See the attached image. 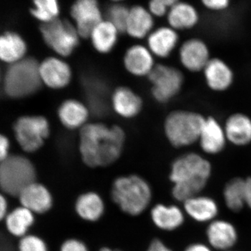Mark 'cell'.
Instances as JSON below:
<instances>
[{"mask_svg":"<svg viewBox=\"0 0 251 251\" xmlns=\"http://www.w3.org/2000/svg\"><path fill=\"white\" fill-rule=\"evenodd\" d=\"M79 135L81 158L87 166H108L121 156L125 133L119 126L86 124L80 128Z\"/></svg>","mask_w":251,"mask_h":251,"instance_id":"6da1fadb","label":"cell"},{"mask_svg":"<svg viewBox=\"0 0 251 251\" xmlns=\"http://www.w3.org/2000/svg\"><path fill=\"white\" fill-rule=\"evenodd\" d=\"M210 163L201 155L189 153L176 158L171 167L170 179L174 184L173 198L184 202L198 196L210 177Z\"/></svg>","mask_w":251,"mask_h":251,"instance_id":"7a4b0ae2","label":"cell"},{"mask_svg":"<svg viewBox=\"0 0 251 251\" xmlns=\"http://www.w3.org/2000/svg\"><path fill=\"white\" fill-rule=\"evenodd\" d=\"M39 63L34 57L25 58L9 64L3 78V90L11 99H23L40 90L42 81Z\"/></svg>","mask_w":251,"mask_h":251,"instance_id":"3957f363","label":"cell"},{"mask_svg":"<svg viewBox=\"0 0 251 251\" xmlns=\"http://www.w3.org/2000/svg\"><path fill=\"white\" fill-rule=\"evenodd\" d=\"M112 197L124 212L138 216L150 204L151 190L143 178L137 175H130L115 180L112 185Z\"/></svg>","mask_w":251,"mask_h":251,"instance_id":"277c9868","label":"cell"},{"mask_svg":"<svg viewBox=\"0 0 251 251\" xmlns=\"http://www.w3.org/2000/svg\"><path fill=\"white\" fill-rule=\"evenodd\" d=\"M206 119L196 112L177 110L171 112L165 122V133L175 148L189 146L199 140Z\"/></svg>","mask_w":251,"mask_h":251,"instance_id":"5b68a950","label":"cell"},{"mask_svg":"<svg viewBox=\"0 0 251 251\" xmlns=\"http://www.w3.org/2000/svg\"><path fill=\"white\" fill-rule=\"evenodd\" d=\"M36 171L26 157L9 155L0 164V186L3 192L18 197L25 188L36 182Z\"/></svg>","mask_w":251,"mask_h":251,"instance_id":"8992f818","label":"cell"},{"mask_svg":"<svg viewBox=\"0 0 251 251\" xmlns=\"http://www.w3.org/2000/svg\"><path fill=\"white\" fill-rule=\"evenodd\" d=\"M41 36L46 45L62 57H68L78 46L79 36L75 25L66 19H57L40 26Z\"/></svg>","mask_w":251,"mask_h":251,"instance_id":"52a82bcc","label":"cell"},{"mask_svg":"<svg viewBox=\"0 0 251 251\" xmlns=\"http://www.w3.org/2000/svg\"><path fill=\"white\" fill-rule=\"evenodd\" d=\"M13 128L16 141L22 150L28 153L39 150L50 134L49 122L41 115L19 117Z\"/></svg>","mask_w":251,"mask_h":251,"instance_id":"ba28073f","label":"cell"},{"mask_svg":"<svg viewBox=\"0 0 251 251\" xmlns=\"http://www.w3.org/2000/svg\"><path fill=\"white\" fill-rule=\"evenodd\" d=\"M152 83L151 93L160 103H166L176 95L184 82L182 73L176 68L158 64L148 75Z\"/></svg>","mask_w":251,"mask_h":251,"instance_id":"9c48e42d","label":"cell"},{"mask_svg":"<svg viewBox=\"0 0 251 251\" xmlns=\"http://www.w3.org/2000/svg\"><path fill=\"white\" fill-rule=\"evenodd\" d=\"M71 16L80 37L90 38L94 27L103 21L98 2L95 0H78L71 7Z\"/></svg>","mask_w":251,"mask_h":251,"instance_id":"30bf717a","label":"cell"},{"mask_svg":"<svg viewBox=\"0 0 251 251\" xmlns=\"http://www.w3.org/2000/svg\"><path fill=\"white\" fill-rule=\"evenodd\" d=\"M42 83L54 90L67 87L72 79V70L67 62L58 57H48L39 64Z\"/></svg>","mask_w":251,"mask_h":251,"instance_id":"8fae6325","label":"cell"},{"mask_svg":"<svg viewBox=\"0 0 251 251\" xmlns=\"http://www.w3.org/2000/svg\"><path fill=\"white\" fill-rule=\"evenodd\" d=\"M179 58L183 66L193 72L204 70L211 59L207 46L198 39H190L182 44L180 48Z\"/></svg>","mask_w":251,"mask_h":251,"instance_id":"7c38bea8","label":"cell"},{"mask_svg":"<svg viewBox=\"0 0 251 251\" xmlns=\"http://www.w3.org/2000/svg\"><path fill=\"white\" fill-rule=\"evenodd\" d=\"M206 237L211 247L227 251L237 242L238 234L231 223L224 220H214L208 226Z\"/></svg>","mask_w":251,"mask_h":251,"instance_id":"4fadbf2b","label":"cell"},{"mask_svg":"<svg viewBox=\"0 0 251 251\" xmlns=\"http://www.w3.org/2000/svg\"><path fill=\"white\" fill-rule=\"evenodd\" d=\"M18 198L23 207L36 214L45 213L52 206V196L49 190L44 185L37 182L25 188Z\"/></svg>","mask_w":251,"mask_h":251,"instance_id":"5bb4252c","label":"cell"},{"mask_svg":"<svg viewBox=\"0 0 251 251\" xmlns=\"http://www.w3.org/2000/svg\"><path fill=\"white\" fill-rule=\"evenodd\" d=\"M152 54L145 46H131L126 52L124 65L130 74L136 76L148 75L155 66Z\"/></svg>","mask_w":251,"mask_h":251,"instance_id":"9a60e30c","label":"cell"},{"mask_svg":"<svg viewBox=\"0 0 251 251\" xmlns=\"http://www.w3.org/2000/svg\"><path fill=\"white\" fill-rule=\"evenodd\" d=\"M226 132L224 128L213 117L206 119L201 130L199 140L201 148L209 154H216L226 146Z\"/></svg>","mask_w":251,"mask_h":251,"instance_id":"2e32d148","label":"cell"},{"mask_svg":"<svg viewBox=\"0 0 251 251\" xmlns=\"http://www.w3.org/2000/svg\"><path fill=\"white\" fill-rule=\"evenodd\" d=\"M111 100L114 110L120 116L125 118L136 116L143 107V100L139 96L126 87L115 89Z\"/></svg>","mask_w":251,"mask_h":251,"instance_id":"e0dca14e","label":"cell"},{"mask_svg":"<svg viewBox=\"0 0 251 251\" xmlns=\"http://www.w3.org/2000/svg\"><path fill=\"white\" fill-rule=\"evenodd\" d=\"M57 115L59 121L66 128L76 129L87 124L89 110L79 100L68 99L59 105Z\"/></svg>","mask_w":251,"mask_h":251,"instance_id":"ac0fdd59","label":"cell"},{"mask_svg":"<svg viewBox=\"0 0 251 251\" xmlns=\"http://www.w3.org/2000/svg\"><path fill=\"white\" fill-rule=\"evenodd\" d=\"M185 212L198 222H212L219 214V206L214 199L206 196H195L184 202Z\"/></svg>","mask_w":251,"mask_h":251,"instance_id":"d6986e66","label":"cell"},{"mask_svg":"<svg viewBox=\"0 0 251 251\" xmlns=\"http://www.w3.org/2000/svg\"><path fill=\"white\" fill-rule=\"evenodd\" d=\"M206 83L211 90L224 91L233 81V74L229 66L220 59H211L204 69Z\"/></svg>","mask_w":251,"mask_h":251,"instance_id":"ffe728a7","label":"cell"},{"mask_svg":"<svg viewBox=\"0 0 251 251\" xmlns=\"http://www.w3.org/2000/svg\"><path fill=\"white\" fill-rule=\"evenodd\" d=\"M178 36L176 30L172 27L158 28L149 34V50L157 57H168L177 44Z\"/></svg>","mask_w":251,"mask_h":251,"instance_id":"44dd1931","label":"cell"},{"mask_svg":"<svg viewBox=\"0 0 251 251\" xmlns=\"http://www.w3.org/2000/svg\"><path fill=\"white\" fill-rule=\"evenodd\" d=\"M226 138L237 146H244L251 142V120L242 113L228 117L225 126Z\"/></svg>","mask_w":251,"mask_h":251,"instance_id":"7402d4cb","label":"cell"},{"mask_svg":"<svg viewBox=\"0 0 251 251\" xmlns=\"http://www.w3.org/2000/svg\"><path fill=\"white\" fill-rule=\"evenodd\" d=\"M27 44L17 33L6 31L0 37V58L9 64L25 57Z\"/></svg>","mask_w":251,"mask_h":251,"instance_id":"603a6c76","label":"cell"},{"mask_svg":"<svg viewBox=\"0 0 251 251\" xmlns=\"http://www.w3.org/2000/svg\"><path fill=\"white\" fill-rule=\"evenodd\" d=\"M151 216L155 226L163 230H175L184 222V213L176 205L157 204L151 210Z\"/></svg>","mask_w":251,"mask_h":251,"instance_id":"cb8c5ba5","label":"cell"},{"mask_svg":"<svg viewBox=\"0 0 251 251\" xmlns=\"http://www.w3.org/2000/svg\"><path fill=\"white\" fill-rule=\"evenodd\" d=\"M198 14L192 5L176 1L168 13V21L175 30L191 29L198 22Z\"/></svg>","mask_w":251,"mask_h":251,"instance_id":"d4e9b609","label":"cell"},{"mask_svg":"<svg viewBox=\"0 0 251 251\" xmlns=\"http://www.w3.org/2000/svg\"><path fill=\"white\" fill-rule=\"evenodd\" d=\"M153 25V16L141 6L130 8L126 32L132 37L143 39L150 34Z\"/></svg>","mask_w":251,"mask_h":251,"instance_id":"484cf974","label":"cell"},{"mask_svg":"<svg viewBox=\"0 0 251 251\" xmlns=\"http://www.w3.org/2000/svg\"><path fill=\"white\" fill-rule=\"evenodd\" d=\"M119 31L108 21H102L91 33L90 39L96 50L108 53L115 47Z\"/></svg>","mask_w":251,"mask_h":251,"instance_id":"4316f807","label":"cell"},{"mask_svg":"<svg viewBox=\"0 0 251 251\" xmlns=\"http://www.w3.org/2000/svg\"><path fill=\"white\" fill-rule=\"evenodd\" d=\"M75 210L82 219L88 221H97L103 213V201L97 193H85L77 198Z\"/></svg>","mask_w":251,"mask_h":251,"instance_id":"83f0119b","label":"cell"},{"mask_svg":"<svg viewBox=\"0 0 251 251\" xmlns=\"http://www.w3.org/2000/svg\"><path fill=\"white\" fill-rule=\"evenodd\" d=\"M34 221L33 213L23 206L14 209L5 218L8 230L15 237H25Z\"/></svg>","mask_w":251,"mask_h":251,"instance_id":"f1b7e54d","label":"cell"},{"mask_svg":"<svg viewBox=\"0 0 251 251\" xmlns=\"http://www.w3.org/2000/svg\"><path fill=\"white\" fill-rule=\"evenodd\" d=\"M224 198L226 206L229 210L237 212L246 205L245 179L234 178L226 185Z\"/></svg>","mask_w":251,"mask_h":251,"instance_id":"f546056e","label":"cell"},{"mask_svg":"<svg viewBox=\"0 0 251 251\" xmlns=\"http://www.w3.org/2000/svg\"><path fill=\"white\" fill-rule=\"evenodd\" d=\"M33 4L34 7L30 9L31 14L42 24L58 18L59 6L55 0H36L33 1Z\"/></svg>","mask_w":251,"mask_h":251,"instance_id":"4dcf8cb0","label":"cell"},{"mask_svg":"<svg viewBox=\"0 0 251 251\" xmlns=\"http://www.w3.org/2000/svg\"><path fill=\"white\" fill-rule=\"evenodd\" d=\"M130 9L120 3H115L109 6L107 18L109 22L117 28L119 32H126Z\"/></svg>","mask_w":251,"mask_h":251,"instance_id":"1f68e13d","label":"cell"},{"mask_svg":"<svg viewBox=\"0 0 251 251\" xmlns=\"http://www.w3.org/2000/svg\"><path fill=\"white\" fill-rule=\"evenodd\" d=\"M19 251H48L45 242L33 235L23 237L19 243Z\"/></svg>","mask_w":251,"mask_h":251,"instance_id":"d6a6232c","label":"cell"},{"mask_svg":"<svg viewBox=\"0 0 251 251\" xmlns=\"http://www.w3.org/2000/svg\"><path fill=\"white\" fill-rule=\"evenodd\" d=\"M176 0H153L149 4V11L152 16L161 17L168 13Z\"/></svg>","mask_w":251,"mask_h":251,"instance_id":"836d02e7","label":"cell"},{"mask_svg":"<svg viewBox=\"0 0 251 251\" xmlns=\"http://www.w3.org/2000/svg\"><path fill=\"white\" fill-rule=\"evenodd\" d=\"M61 251H88L83 243L76 239L66 241L61 247Z\"/></svg>","mask_w":251,"mask_h":251,"instance_id":"e575fe53","label":"cell"},{"mask_svg":"<svg viewBox=\"0 0 251 251\" xmlns=\"http://www.w3.org/2000/svg\"><path fill=\"white\" fill-rule=\"evenodd\" d=\"M202 4L206 8L214 11H221L228 6L229 1L227 0H204Z\"/></svg>","mask_w":251,"mask_h":251,"instance_id":"d590c367","label":"cell"},{"mask_svg":"<svg viewBox=\"0 0 251 251\" xmlns=\"http://www.w3.org/2000/svg\"><path fill=\"white\" fill-rule=\"evenodd\" d=\"M9 140L7 137L1 134L0 135V161H4L9 156Z\"/></svg>","mask_w":251,"mask_h":251,"instance_id":"8d00e7d4","label":"cell"},{"mask_svg":"<svg viewBox=\"0 0 251 251\" xmlns=\"http://www.w3.org/2000/svg\"><path fill=\"white\" fill-rule=\"evenodd\" d=\"M148 251H173L159 239H154L150 244Z\"/></svg>","mask_w":251,"mask_h":251,"instance_id":"74e56055","label":"cell"},{"mask_svg":"<svg viewBox=\"0 0 251 251\" xmlns=\"http://www.w3.org/2000/svg\"><path fill=\"white\" fill-rule=\"evenodd\" d=\"M245 202L251 209V176L245 179Z\"/></svg>","mask_w":251,"mask_h":251,"instance_id":"f35d334b","label":"cell"},{"mask_svg":"<svg viewBox=\"0 0 251 251\" xmlns=\"http://www.w3.org/2000/svg\"><path fill=\"white\" fill-rule=\"evenodd\" d=\"M184 251H212L210 248L201 243H195L188 246Z\"/></svg>","mask_w":251,"mask_h":251,"instance_id":"ab89813d","label":"cell"},{"mask_svg":"<svg viewBox=\"0 0 251 251\" xmlns=\"http://www.w3.org/2000/svg\"><path fill=\"white\" fill-rule=\"evenodd\" d=\"M8 204L6 198L1 195L0 197V218L1 219H4L6 217L7 214Z\"/></svg>","mask_w":251,"mask_h":251,"instance_id":"60d3db41","label":"cell"},{"mask_svg":"<svg viewBox=\"0 0 251 251\" xmlns=\"http://www.w3.org/2000/svg\"><path fill=\"white\" fill-rule=\"evenodd\" d=\"M100 251H114L112 250V249H108V248H103V249H100Z\"/></svg>","mask_w":251,"mask_h":251,"instance_id":"b9f144b4","label":"cell"},{"mask_svg":"<svg viewBox=\"0 0 251 251\" xmlns=\"http://www.w3.org/2000/svg\"></svg>","mask_w":251,"mask_h":251,"instance_id":"7bdbcfd3","label":"cell"}]
</instances>
